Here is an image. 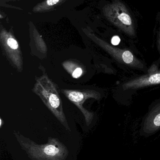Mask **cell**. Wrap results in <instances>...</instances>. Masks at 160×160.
<instances>
[{
  "mask_svg": "<svg viewBox=\"0 0 160 160\" xmlns=\"http://www.w3.org/2000/svg\"><path fill=\"white\" fill-rule=\"evenodd\" d=\"M103 12L107 19L131 37L135 35L134 21L124 3L116 0L104 7Z\"/></svg>",
  "mask_w": 160,
  "mask_h": 160,
  "instance_id": "cell-1",
  "label": "cell"
},
{
  "mask_svg": "<svg viewBox=\"0 0 160 160\" xmlns=\"http://www.w3.org/2000/svg\"><path fill=\"white\" fill-rule=\"evenodd\" d=\"M160 84V70L129 80L122 86L124 90L143 88Z\"/></svg>",
  "mask_w": 160,
  "mask_h": 160,
  "instance_id": "cell-2",
  "label": "cell"
},
{
  "mask_svg": "<svg viewBox=\"0 0 160 160\" xmlns=\"http://www.w3.org/2000/svg\"><path fill=\"white\" fill-rule=\"evenodd\" d=\"M67 0H44L33 8L34 13H45L53 10L55 8L64 3Z\"/></svg>",
  "mask_w": 160,
  "mask_h": 160,
  "instance_id": "cell-3",
  "label": "cell"
},
{
  "mask_svg": "<svg viewBox=\"0 0 160 160\" xmlns=\"http://www.w3.org/2000/svg\"><path fill=\"white\" fill-rule=\"evenodd\" d=\"M147 122L153 128L160 127V102H158L152 107L147 117Z\"/></svg>",
  "mask_w": 160,
  "mask_h": 160,
  "instance_id": "cell-4",
  "label": "cell"
},
{
  "mask_svg": "<svg viewBox=\"0 0 160 160\" xmlns=\"http://www.w3.org/2000/svg\"><path fill=\"white\" fill-rule=\"evenodd\" d=\"M69 98L70 100L74 102H79L84 98V95L82 93L77 91H73L69 94Z\"/></svg>",
  "mask_w": 160,
  "mask_h": 160,
  "instance_id": "cell-5",
  "label": "cell"
},
{
  "mask_svg": "<svg viewBox=\"0 0 160 160\" xmlns=\"http://www.w3.org/2000/svg\"><path fill=\"white\" fill-rule=\"evenodd\" d=\"M44 152L46 155L54 156L59 152V149L55 148L54 146L49 145L45 148Z\"/></svg>",
  "mask_w": 160,
  "mask_h": 160,
  "instance_id": "cell-6",
  "label": "cell"
},
{
  "mask_svg": "<svg viewBox=\"0 0 160 160\" xmlns=\"http://www.w3.org/2000/svg\"><path fill=\"white\" fill-rule=\"evenodd\" d=\"M49 103L51 106L54 108H56L59 106L60 104V100L59 98L54 94H52L49 97Z\"/></svg>",
  "mask_w": 160,
  "mask_h": 160,
  "instance_id": "cell-7",
  "label": "cell"
},
{
  "mask_svg": "<svg viewBox=\"0 0 160 160\" xmlns=\"http://www.w3.org/2000/svg\"><path fill=\"white\" fill-rule=\"evenodd\" d=\"M82 74V70L81 68H77L73 72V74H72V77L74 78H77L80 77Z\"/></svg>",
  "mask_w": 160,
  "mask_h": 160,
  "instance_id": "cell-8",
  "label": "cell"
},
{
  "mask_svg": "<svg viewBox=\"0 0 160 160\" xmlns=\"http://www.w3.org/2000/svg\"><path fill=\"white\" fill-rule=\"evenodd\" d=\"M120 41V39L118 36H114L111 39L112 44L113 45H117Z\"/></svg>",
  "mask_w": 160,
  "mask_h": 160,
  "instance_id": "cell-9",
  "label": "cell"
},
{
  "mask_svg": "<svg viewBox=\"0 0 160 160\" xmlns=\"http://www.w3.org/2000/svg\"><path fill=\"white\" fill-rule=\"evenodd\" d=\"M157 48L159 52L160 53V27L159 29V32L158 36L157 39Z\"/></svg>",
  "mask_w": 160,
  "mask_h": 160,
  "instance_id": "cell-10",
  "label": "cell"
},
{
  "mask_svg": "<svg viewBox=\"0 0 160 160\" xmlns=\"http://www.w3.org/2000/svg\"><path fill=\"white\" fill-rule=\"evenodd\" d=\"M1 1H21V0H1Z\"/></svg>",
  "mask_w": 160,
  "mask_h": 160,
  "instance_id": "cell-11",
  "label": "cell"
}]
</instances>
